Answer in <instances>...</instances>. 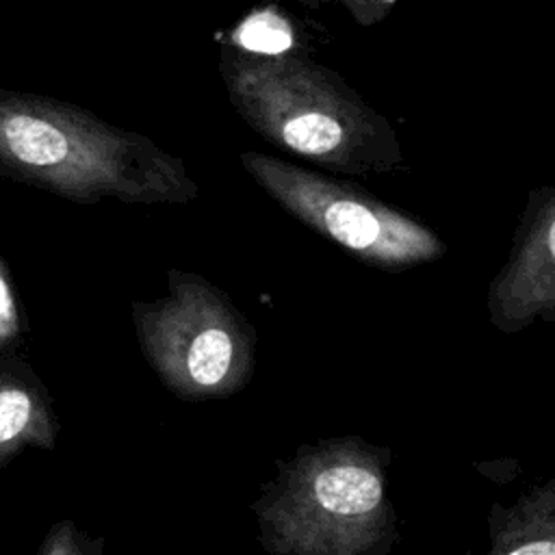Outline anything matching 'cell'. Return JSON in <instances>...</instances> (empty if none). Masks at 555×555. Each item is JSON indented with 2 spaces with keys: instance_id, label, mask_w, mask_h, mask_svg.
<instances>
[{
  "instance_id": "obj_5",
  "label": "cell",
  "mask_w": 555,
  "mask_h": 555,
  "mask_svg": "<svg viewBox=\"0 0 555 555\" xmlns=\"http://www.w3.org/2000/svg\"><path fill=\"white\" fill-rule=\"evenodd\" d=\"M234 358L232 336L221 327L202 330L189 347L186 369L199 386H215L225 379Z\"/></svg>"
},
{
  "instance_id": "obj_7",
  "label": "cell",
  "mask_w": 555,
  "mask_h": 555,
  "mask_svg": "<svg viewBox=\"0 0 555 555\" xmlns=\"http://www.w3.org/2000/svg\"><path fill=\"white\" fill-rule=\"evenodd\" d=\"M238 43L251 52L280 54L291 46V28L273 13H258L241 26Z\"/></svg>"
},
{
  "instance_id": "obj_6",
  "label": "cell",
  "mask_w": 555,
  "mask_h": 555,
  "mask_svg": "<svg viewBox=\"0 0 555 555\" xmlns=\"http://www.w3.org/2000/svg\"><path fill=\"white\" fill-rule=\"evenodd\" d=\"M496 551L509 555L555 553V505H551L548 514L538 505L527 507L522 516L514 518L499 535Z\"/></svg>"
},
{
  "instance_id": "obj_4",
  "label": "cell",
  "mask_w": 555,
  "mask_h": 555,
  "mask_svg": "<svg viewBox=\"0 0 555 555\" xmlns=\"http://www.w3.org/2000/svg\"><path fill=\"white\" fill-rule=\"evenodd\" d=\"M2 130L11 152L28 165H54L69 152V141L56 124L28 113L7 117Z\"/></svg>"
},
{
  "instance_id": "obj_3",
  "label": "cell",
  "mask_w": 555,
  "mask_h": 555,
  "mask_svg": "<svg viewBox=\"0 0 555 555\" xmlns=\"http://www.w3.org/2000/svg\"><path fill=\"white\" fill-rule=\"evenodd\" d=\"M514 314H535L555 306V208L533 228L499 288Z\"/></svg>"
},
{
  "instance_id": "obj_1",
  "label": "cell",
  "mask_w": 555,
  "mask_h": 555,
  "mask_svg": "<svg viewBox=\"0 0 555 555\" xmlns=\"http://www.w3.org/2000/svg\"><path fill=\"white\" fill-rule=\"evenodd\" d=\"M384 481L360 451H321L297 466L278 496V535L288 551L353 553L384 525Z\"/></svg>"
},
{
  "instance_id": "obj_8",
  "label": "cell",
  "mask_w": 555,
  "mask_h": 555,
  "mask_svg": "<svg viewBox=\"0 0 555 555\" xmlns=\"http://www.w3.org/2000/svg\"><path fill=\"white\" fill-rule=\"evenodd\" d=\"M30 401L20 390L0 392V442L20 434L28 421Z\"/></svg>"
},
{
  "instance_id": "obj_2",
  "label": "cell",
  "mask_w": 555,
  "mask_h": 555,
  "mask_svg": "<svg viewBox=\"0 0 555 555\" xmlns=\"http://www.w3.org/2000/svg\"><path fill=\"white\" fill-rule=\"evenodd\" d=\"M251 169L288 212L369 262L403 267L440 251L427 228L340 184L260 156L251 158Z\"/></svg>"
}]
</instances>
